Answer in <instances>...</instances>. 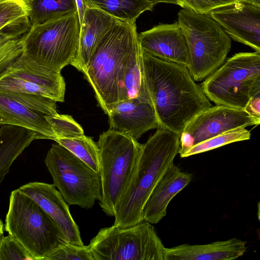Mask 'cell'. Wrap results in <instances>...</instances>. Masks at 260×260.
I'll list each match as a JSON object with an SVG mask.
<instances>
[{"instance_id": "cell-1", "label": "cell", "mask_w": 260, "mask_h": 260, "mask_svg": "<svg viewBox=\"0 0 260 260\" xmlns=\"http://www.w3.org/2000/svg\"><path fill=\"white\" fill-rule=\"evenodd\" d=\"M145 85L159 126L180 136L198 114L212 106L186 67L142 51Z\"/></svg>"}, {"instance_id": "cell-2", "label": "cell", "mask_w": 260, "mask_h": 260, "mask_svg": "<svg viewBox=\"0 0 260 260\" xmlns=\"http://www.w3.org/2000/svg\"><path fill=\"white\" fill-rule=\"evenodd\" d=\"M179 149L180 135L160 127L142 144L135 173L117 206L114 225L128 227L143 221L144 206Z\"/></svg>"}, {"instance_id": "cell-3", "label": "cell", "mask_w": 260, "mask_h": 260, "mask_svg": "<svg viewBox=\"0 0 260 260\" xmlns=\"http://www.w3.org/2000/svg\"><path fill=\"white\" fill-rule=\"evenodd\" d=\"M139 44L136 22L120 21L101 40L83 72L106 114L123 101V65Z\"/></svg>"}, {"instance_id": "cell-4", "label": "cell", "mask_w": 260, "mask_h": 260, "mask_svg": "<svg viewBox=\"0 0 260 260\" xmlns=\"http://www.w3.org/2000/svg\"><path fill=\"white\" fill-rule=\"evenodd\" d=\"M5 229L33 260H46L54 252L69 243L54 220L19 189L11 192Z\"/></svg>"}, {"instance_id": "cell-5", "label": "cell", "mask_w": 260, "mask_h": 260, "mask_svg": "<svg viewBox=\"0 0 260 260\" xmlns=\"http://www.w3.org/2000/svg\"><path fill=\"white\" fill-rule=\"evenodd\" d=\"M96 144L102 191L99 205L108 216H114L136 171L142 144L110 128L100 136Z\"/></svg>"}, {"instance_id": "cell-6", "label": "cell", "mask_w": 260, "mask_h": 260, "mask_svg": "<svg viewBox=\"0 0 260 260\" xmlns=\"http://www.w3.org/2000/svg\"><path fill=\"white\" fill-rule=\"evenodd\" d=\"M178 21L188 50L187 68L194 81H202L225 61L232 47L231 40L208 14L183 8L178 13Z\"/></svg>"}, {"instance_id": "cell-7", "label": "cell", "mask_w": 260, "mask_h": 260, "mask_svg": "<svg viewBox=\"0 0 260 260\" xmlns=\"http://www.w3.org/2000/svg\"><path fill=\"white\" fill-rule=\"evenodd\" d=\"M80 31L77 11L30 26L21 37L23 53L39 64L60 72L76 59Z\"/></svg>"}, {"instance_id": "cell-8", "label": "cell", "mask_w": 260, "mask_h": 260, "mask_svg": "<svg viewBox=\"0 0 260 260\" xmlns=\"http://www.w3.org/2000/svg\"><path fill=\"white\" fill-rule=\"evenodd\" d=\"M201 84L207 98L217 105L244 109L260 94V52H239L228 58Z\"/></svg>"}, {"instance_id": "cell-9", "label": "cell", "mask_w": 260, "mask_h": 260, "mask_svg": "<svg viewBox=\"0 0 260 260\" xmlns=\"http://www.w3.org/2000/svg\"><path fill=\"white\" fill-rule=\"evenodd\" d=\"M93 260H165L166 247L151 223L100 230L88 245Z\"/></svg>"}, {"instance_id": "cell-10", "label": "cell", "mask_w": 260, "mask_h": 260, "mask_svg": "<svg viewBox=\"0 0 260 260\" xmlns=\"http://www.w3.org/2000/svg\"><path fill=\"white\" fill-rule=\"evenodd\" d=\"M45 164L53 185L69 206L77 205L88 209L93 207L96 201L101 200L100 173L61 145H52Z\"/></svg>"}, {"instance_id": "cell-11", "label": "cell", "mask_w": 260, "mask_h": 260, "mask_svg": "<svg viewBox=\"0 0 260 260\" xmlns=\"http://www.w3.org/2000/svg\"><path fill=\"white\" fill-rule=\"evenodd\" d=\"M65 90L60 72L41 65L23 53L0 75V90L34 94L62 102Z\"/></svg>"}, {"instance_id": "cell-12", "label": "cell", "mask_w": 260, "mask_h": 260, "mask_svg": "<svg viewBox=\"0 0 260 260\" xmlns=\"http://www.w3.org/2000/svg\"><path fill=\"white\" fill-rule=\"evenodd\" d=\"M56 102L29 93L0 90V124L21 126L35 132L37 139L54 140L47 115L57 113Z\"/></svg>"}, {"instance_id": "cell-13", "label": "cell", "mask_w": 260, "mask_h": 260, "mask_svg": "<svg viewBox=\"0 0 260 260\" xmlns=\"http://www.w3.org/2000/svg\"><path fill=\"white\" fill-rule=\"evenodd\" d=\"M260 117L244 109L222 105L212 106L195 116L180 136L181 154L193 145L223 133L239 128L257 125Z\"/></svg>"}, {"instance_id": "cell-14", "label": "cell", "mask_w": 260, "mask_h": 260, "mask_svg": "<svg viewBox=\"0 0 260 260\" xmlns=\"http://www.w3.org/2000/svg\"><path fill=\"white\" fill-rule=\"evenodd\" d=\"M208 15L234 40L260 52V7L239 1Z\"/></svg>"}, {"instance_id": "cell-15", "label": "cell", "mask_w": 260, "mask_h": 260, "mask_svg": "<svg viewBox=\"0 0 260 260\" xmlns=\"http://www.w3.org/2000/svg\"><path fill=\"white\" fill-rule=\"evenodd\" d=\"M142 50L153 56L187 68L189 57L187 43L178 21L159 23L138 35Z\"/></svg>"}, {"instance_id": "cell-16", "label": "cell", "mask_w": 260, "mask_h": 260, "mask_svg": "<svg viewBox=\"0 0 260 260\" xmlns=\"http://www.w3.org/2000/svg\"><path fill=\"white\" fill-rule=\"evenodd\" d=\"M18 189L34 200L54 220L70 244L84 245L79 227L70 213L69 205L53 184L32 182Z\"/></svg>"}, {"instance_id": "cell-17", "label": "cell", "mask_w": 260, "mask_h": 260, "mask_svg": "<svg viewBox=\"0 0 260 260\" xmlns=\"http://www.w3.org/2000/svg\"><path fill=\"white\" fill-rule=\"evenodd\" d=\"M107 115L110 129L137 141L147 131L159 127L154 109L148 103L132 99L121 101Z\"/></svg>"}, {"instance_id": "cell-18", "label": "cell", "mask_w": 260, "mask_h": 260, "mask_svg": "<svg viewBox=\"0 0 260 260\" xmlns=\"http://www.w3.org/2000/svg\"><path fill=\"white\" fill-rule=\"evenodd\" d=\"M192 175L174 164L158 181L143 209V221L157 223L167 214L172 199L191 181Z\"/></svg>"}, {"instance_id": "cell-19", "label": "cell", "mask_w": 260, "mask_h": 260, "mask_svg": "<svg viewBox=\"0 0 260 260\" xmlns=\"http://www.w3.org/2000/svg\"><path fill=\"white\" fill-rule=\"evenodd\" d=\"M120 21L99 9L87 8L80 24L78 50L72 66L83 73L101 40Z\"/></svg>"}, {"instance_id": "cell-20", "label": "cell", "mask_w": 260, "mask_h": 260, "mask_svg": "<svg viewBox=\"0 0 260 260\" xmlns=\"http://www.w3.org/2000/svg\"><path fill=\"white\" fill-rule=\"evenodd\" d=\"M246 242L237 238L206 244H184L166 247L165 260H231L242 256Z\"/></svg>"}, {"instance_id": "cell-21", "label": "cell", "mask_w": 260, "mask_h": 260, "mask_svg": "<svg viewBox=\"0 0 260 260\" xmlns=\"http://www.w3.org/2000/svg\"><path fill=\"white\" fill-rule=\"evenodd\" d=\"M37 134L27 128L2 124L0 128V184L16 158L31 142Z\"/></svg>"}, {"instance_id": "cell-22", "label": "cell", "mask_w": 260, "mask_h": 260, "mask_svg": "<svg viewBox=\"0 0 260 260\" xmlns=\"http://www.w3.org/2000/svg\"><path fill=\"white\" fill-rule=\"evenodd\" d=\"M121 81L123 100L132 99L152 105L145 85L142 50L140 44L132 52L123 65Z\"/></svg>"}, {"instance_id": "cell-23", "label": "cell", "mask_w": 260, "mask_h": 260, "mask_svg": "<svg viewBox=\"0 0 260 260\" xmlns=\"http://www.w3.org/2000/svg\"><path fill=\"white\" fill-rule=\"evenodd\" d=\"M26 0H0V33L21 37L30 27Z\"/></svg>"}, {"instance_id": "cell-24", "label": "cell", "mask_w": 260, "mask_h": 260, "mask_svg": "<svg viewBox=\"0 0 260 260\" xmlns=\"http://www.w3.org/2000/svg\"><path fill=\"white\" fill-rule=\"evenodd\" d=\"M87 8L99 9L122 21L134 22L154 6L147 0H84Z\"/></svg>"}, {"instance_id": "cell-25", "label": "cell", "mask_w": 260, "mask_h": 260, "mask_svg": "<svg viewBox=\"0 0 260 260\" xmlns=\"http://www.w3.org/2000/svg\"><path fill=\"white\" fill-rule=\"evenodd\" d=\"M30 26L77 11L75 0H26Z\"/></svg>"}, {"instance_id": "cell-26", "label": "cell", "mask_w": 260, "mask_h": 260, "mask_svg": "<svg viewBox=\"0 0 260 260\" xmlns=\"http://www.w3.org/2000/svg\"><path fill=\"white\" fill-rule=\"evenodd\" d=\"M54 141L99 173L98 148L92 138L83 135L73 138H56Z\"/></svg>"}, {"instance_id": "cell-27", "label": "cell", "mask_w": 260, "mask_h": 260, "mask_svg": "<svg viewBox=\"0 0 260 260\" xmlns=\"http://www.w3.org/2000/svg\"><path fill=\"white\" fill-rule=\"evenodd\" d=\"M250 137V132L245 127L235 128L199 143L180 154V156L183 158L188 157L234 142L248 140Z\"/></svg>"}, {"instance_id": "cell-28", "label": "cell", "mask_w": 260, "mask_h": 260, "mask_svg": "<svg viewBox=\"0 0 260 260\" xmlns=\"http://www.w3.org/2000/svg\"><path fill=\"white\" fill-rule=\"evenodd\" d=\"M21 37L0 33V75L23 53Z\"/></svg>"}, {"instance_id": "cell-29", "label": "cell", "mask_w": 260, "mask_h": 260, "mask_svg": "<svg viewBox=\"0 0 260 260\" xmlns=\"http://www.w3.org/2000/svg\"><path fill=\"white\" fill-rule=\"evenodd\" d=\"M51 125L55 138H73L84 135L81 126L72 116L58 113L46 116Z\"/></svg>"}, {"instance_id": "cell-30", "label": "cell", "mask_w": 260, "mask_h": 260, "mask_svg": "<svg viewBox=\"0 0 260 260\" xmlns=\"http://www.w3.org/2000/svg\"><path fill=\"white\" fill-rule=\"evenodd\" d=\"M0 260H33L21 244L12 235L0 240Z\"/></svg>"}, {"instance_id": "cell-31", "label": "cell", "mask_w": 260, "mask_h": 260, "mask_svg": "<svg viewBox=\"0 0 260 260\" xmlns=\"http://www.w3.org/2000/svg\"><path fill=\"white\" fill-rule=\"evenodd\" d=\"M46 260H93L89 246L68 244L58 249Z\"/></svg>"}, {"instance_id": "cell-32", "label": "cell", "mask_w": 260, "mask_h": 260, "mask_svg": "<svg viewBox=\"0 0 260 260\" xmlns=\"http://www.w3.org/2000/svg\"><path fill=\"white\" fill-rule=\"evenodd\" d=\"M241 0H178L179 6L196 13L208 14L221 7Z\"/></svg>"}, {"instance_id": "cell-33", "label": "cell", "mask_w": 260, "mask_h": 260, "mask_svg": "<svg viewBox=\"0 0 260 260\" xmlns=\"http://www.w3.org/2000/svg\"><path fill=\"white\" fill-rule=\"evenodd\" d=\"M244 110L253 116L260 117V94L251 98Z\"/></svg>"}, {"instance_id": "cell-34", "label": "cell", "mask_w": 260, "mask_h": 260, "mask_svg": "<svg viewBox=\"0 0 260 260\" xmlns=\"http://www.w3.org/2000/svg\"><path fill=\"white\" fill-rule=\"evenodd\" d=\"M75 2L81 24L84 13L87 8L85 4L84 0H75Z\"/></svg>"}, {"instance_id": "cell-35", "label": "cell", "mask_w": 260, "mask_h": 260, "mask_svg": "<svg viewBox=\"0 0 260 260\" xmlns=\"http://www.w3.org/2000/svg\"><path fill=\"white\" fill-rule=\"evenodd\" d=\"M150 3H151L153 6L155 5L160 3H170L173 4L175 5H178V0H147Z\"/></svg>"}, {"instance_id": "cell-36", "label": "cell", "mask_w": 260, "mask_h": 260, "mask_svg": "<svg viewBox=\"0 0 260 260\" xmlns=\"http://www.w3.org/2000/svg\"><path fill=\"white\" fill-rule=\"evenodd\" d=\"M245 2H247L256 5L258 7H260V0H241Z\"/></svg>"}, {"instance_id": "cell-37", "label": "cell", "mask_w": 260, "mask_h": 260, "mask_svg": "<svg viewBox=\"0 0 260 260\" xmlns=\"http://www.w3.org/2000/svg\"><path fill=\"white\" fill-rule=\"evenodd\" d=\"M4 234V224L1 219H0V240L3 237Z\"/></svg>"}]
</instances>
